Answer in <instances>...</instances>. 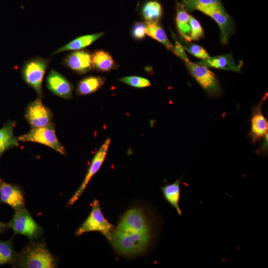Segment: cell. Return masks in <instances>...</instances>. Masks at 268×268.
Listing matches in <instances>:
<instances>
[{"mask_svg": "<svg viewBox=\"0 0 268 268\" xmlns=\"http://www.w3.org/2000/svg\"><path fill=\"white\" fill-rule=\"evenodd\" d=\"M152 227L139 208L128 210L120 219L110 242L120 254L134 257L143 254L152 239Z\"/></svg>", "mask_w": 268, "mask_h": 268, "instance_id": "1", "label": "cell"}, {"mask_svg": "<svg viewBox=\"0 0 268 268\" xmlns=\"http://www.w3.org/2000/svg\"><path fill=\"white\" fill-rule=\"evenodd\" d=\"M16 265L26 268H53L56 261L42 242H32L27 245L18 254Z\"/></svg>", "mask_w": 268, "mask_h": 268, "instance_id": "2", "label": "cell"}, {"mask_svg": "<svg viewBox=\"0 0 268 268\" xmlns=\"http://www.w3.org/2000/svg\"><path fill=\"white\" fill-rule=\"evenodd\" d=\"M50 63V59L37 56L25 61L21 69L24 81L40 98L43 96V79Z\"/></svg>", "mask_w": 268, "mask_h": 268, "instance_id": "3", "label": "cell"}, {"mask_svg": "<svg viewBox=\"0 0 268 268\" xmlns=\"http://www.w3.org/2000/svg\"><path fill=\"white\" fill-rule=\"evenodd\" d=\"M115 229V227L104 217L99 201L95 200L90 213L76 230L75 235L80 236L86 232L97 231L101 233L110 241Z\"/></svg>", "mask_w": 268, "mask_h": 268, "instance_id": "4", "label": "cell"}, {"mask_svg": "<svg viewBox=\"0 0 268 268\" xmlns=\"http://www.w3.org/2000/svg\"><path fill=\"white\" fill-rule=\"evenodd\" d=\"M14 211L8 226L12 229L15 235H22L33 241L43 234L42 228L35 221L25 206Z\"/></svg>", "mask_w": 268, "mask_h": 268, "instance_id": "5", "label": "cell"}, {"mask_svg": "<svg viewBox=\"0 0 268 268\" xmlns=\"http://www.w3.org/2000/svg\"><path fill=\"white\" fill-rule=\"evenodd\" d=\"M185 63L191 75L207 94L211 96L221 94L222 89L220 83L215 74L207 67L194 63L189 59Z\"/></svg>", "mask_w": 268, "mask_h": 268, "instance_id": "6", "label": "cell"}, {"mask_svg": "<svg viewBox=\"0 0 268 268\" xmlns=\"http://www.w3.org/2000/svg\"><path fill=\"white\" fill-rule=\"evenodd\" d=\"M17 139L22 142H35L48 146L59 153L65 155L66 151L59 140L55 133L54 126L32 128L27 133L20 135Z\"/></svg>", "mask_w": 268, "mask_h": 268, "instance_id": "7", "label": "cell"}, {"mask_svg": "<svg viewBox=\"0 0 268 268\" xmlns=\"http://www.w3.org/2000/svg\"><path fill=\"white\" fill-rule=\"evenodd\" d=\"M197 10L211 17L216 22L220 30L221 41L223 44H227L233 31V24L222 4L202 6Z\"/></svg>", "mask_w": 268, "mask_h": 268, "instance_id": "8", "label": "cell"}, {"mask_svg": "<svg viewBox=\"0 0 268 268\" xmlns=\"http://www.w3.org/2000/svg\"><path fill=\"white\" fill-rule=\"evenodd\" d=\"M25 118L32 128H39L51 124L52 115L42 103L41 98L38 97L27 107Z\"/></svg>", "mask_w": 268, "mask_h": 268, "instance_id": "9", "label": "cell"}, {"mask_svg": "<svg viewBox=\"0 0 268 268\" xmlns=\"http://www.w3.org/2000/svg\"><path fill=\"white\" fill-rule=\"evenodd\" d=\"M110 143L111 139L107 138L94 156L83 182L68 201L67 204L69 205H72L77 201L83 194L92 177L100 169L105 160Z\"/></svg>", "mask_w": 268, "mask_h": 268, "instance_id": "10", "label": "cell"}, {"mask_svg": "<svg viewBox=\"0 0 268 268\" xmlns=\"http://www.w3.org/2000/svg\"><path fill=\"white\" fill-rule=\"evenodd\" d=\"M62 64L79 74L86 73L93 69L91 54L87 50L69 53L65 57Z\"/></svg>", "mask_w": 268, "mask_h": 268, "instance_id": "11", "label": "cell"}, {"mask_svg": "<svg viewBox=\"0 0 268 268\" xmlns=\"http://www.w3.org/2000/svg\"><path fill=\"white\" fill-rule=\"evenodd\" d=\"M47 87L53 94L66 99L72 97V84L62 74L54 69L46 78Z\"/></svg>", "mask_w": 268, "mask_h": 268, "instance_id": "12", "label": "cell"}, {"mask_svg": "<svg viewBox=\"0 0 268 268\" xmlns=\"http://www.w3.org/2000/svg\"><path fill=\"white\" fill-rule=\"evenodd\" d=\"M0 201L10 205L14 211L25 206L24 197L20 188L3 181L0 178Z\"/></svg>", "mask_w": 268, "mask_h": 268, "instance_id": "13", "label": "cell"}, {"mask_svg": "<svg viewBox=\"0 0 268 268\" xmlns=\"http://www.w3.org/2000/svg\"><path fill=\"white\" fill-rule=\"evenodd\" d=\"M266 97L265 96L263 98L253 111L250 135L255 142L265 137L268 134V120L261 112L262 104Z\"/></svg>", "mask_w": 268, "mask_h": 268, "instance_id": "14", "label": "cell"}, {"mask_svg": "<svg viewBox=\"0 0 268 268\" xmlns=\"http://www.w3.org/2000/svg\"><path fill=\"white\" fill-rule=\"evenodd\" d=\"M197 63L207 67L240 72V67L235 63L231 54L222 55L202 60Z\"/></svg>", "mask_w": 268, "mask_h": 268, "instance_id": "15", "label": "cell"}, {"mask_svg": "<svg viewBox=\"0 0 268 268\" xmlns=\"http://www.w3.org/2000/svg\"><path fill=\"white\" fill-rule=\"evenodd\" d=\"M104 34L101 32L98 33L81 36L70 41L65 45L57 49L51 53L55 55L60 53L67 51H78L82 50L96 41Z\"/></svg>", "mask_w": 268, "mask_h": 268, "instance_id": "16", "label": "cell"}, {"mask_svg": "<svg viewBox=\"0 0 268 268\" xmlns=\"http://www.w3.org/2000/svg\"><path fill=\"white\" fill-rule=\"evenodd\" d=\"M176 22L178 32L181 37L191 42V28L189 23L190 15L182 3L176 1Z\"/></svg>", "mask_w": 268, "mask_h": 268, "instance_id": "17", "label": "cell"}, {"mask_svg": "<svg viewBox=\"0 0 268 268\" xmlns=\"http://www.w3.org/2000/svg\"><path fill=\"white\" fill-rule=\"evenodd\" d=\"M15 123L8 121L0 129V159L4 151L9 148L19 146L13 130Z\"/></svg>", "mask_w": 268, "mask_h": 268, "instance_id": "18", "label": "cell"}, {"mask_svg": "<svg viewBox=\"0 0 268 268\" xmlns=\"http://www.w3.org/2000/svg\"><path fill=\"white\" fill-rule=\"evenodd\" d=\"M93 68L100 71H108L115 69L117 65L107 52L96 50L91 54Z\"/></svg>", "mask_w": 268, "mask_h": 268, "instance_id": "19", "label": "cell"}, {"mask_svg": "<svg viewBox=\"0 0 268 268\" xmlns=\"http://www.w3.org/2000/svg\"><path fill=\"white\" fill-rule=\"evenodd\" d=\"M181 179H177L172 184H166L161 188L165 200L176 209L179 215L182 214V211L179 206L181 195Z\"/></svg>", "mask_w": 268, "mask_h": 268, "instance_id": "20", "label": "cell"}, {"mask_svg": "<svg viewBox=\"0 0 268 268\" xmlns=\"http://www.w3.org/2000/svg\"><path fill=\"white\" fill-rule=\"evenodd\" d=\"M105 78L99 76H89L80 80L77 84L76 93L84 95L93 93L104 84Z\"/></svg>", "mask_w": 268, "mask_h": 268, "instance_id": "21", "label": "cell"}, {"mask_svg": "<svg viewBox=\"0 0 268 268\" xmlns=\"http://www.w3.org/2000/svg\"><path fill=\"white\" fill-rule=\"evenodd\" d=\"M146 34L163 44L168 50L173 51V46L158 22H145Z\"/></svg>", "mask_w": 268, "mask_h": 268, "instance_id": "22", "label": "cell"}, {"mask_svg": "<svg viewBox=\"0 0 268 268\" xmlns=\"http://www.w3.org/2000/svg\"><path fill=\"white\" fill-rule=\"evenodd\" d=\"M163 13L160 3L155 0L145 2L141 8V14L146 22H158Z\"/></svg>", "mask_w": 268, "mask_h": 268, "instance_id": "23", "label": "cell"}, {"mask_svg": "<svg viewBox=\"0 0 268 268\" xmlns=\"http://www.w3.org/2000/svg\"><path fill=\"white\" fill-rule=\"evenodd\" d=\"M17 255L14 250L12 239L7 241L0 240V266L15 264Z\"/></svg>", "mask_w": 268, "mask_h": 268, "instance_id": "24", "label": "cell"}, {"mask_svg": "<svg viewBox=\"0 0 268 268\" xmlns=\"http://www.w3.org/2000/svg\"><path fill=\"white\" fill-rule=\"evenodd\" d=\"M172 35L173 39L178 42L184 49L195 57L201 60L210 57L207 51L201 46L187 41L182 37H178L173 32H172Z\"/></svg>", "mask_w": 268, "mask_h": 268, "instance_id": "25", "label": "cell"}, {"mask_svg": "<svg viewBox=\"0 0 268 268\" xmlns=\"http://www.w3.org/2000/svg\"><path fill=\"white\" fill-rule=\"evenodd\" d=\"M182 1L186 10L190 12L200 7L221 4L220 0H182Z\"/></svg>", "mask_w": 268, "mask_h": 268, "instance_id": "26", "label": "cell"}, {"mask_svg": "<svg viewBox=\"0 0 268 268\" xmlns=\"http://www.w3.org/2000/svg\"><path fill=\"white\" fill-rule=\"evenodd\" d=\"M119 80L130 86L137 88H144L151 85L149 80L147 79L137 76H126L121 78Z\"/></svg>", "mask_w": 268, "mask_h": 268, "instance_id": "27", "label": "cell"}, {"mask_svg": "<svg viewBox=\"0 0 268 268\" xmlns=\"http://www.w3.org/2000/svg\"><path fill=\"white\" fill-rule=\"evenodd\" d=\"M189 23L191 28V40L197 41L203 37L204 33L200 23L191 15H190Z\"/></svg>", "mask_w": 268, "mask_h": 268, "instance_id": "28", "label": "cell"}, {"mask_svg": "<svg viewBox=\"0 0 268 268\" xmlns=\"http://www.w3.org/2000/svg\"><path fill=\"white\" fill-rule=\"evenodd\" d=\"M145 23L141 22H135L132 29V35L134 38L136 40H141L146 35Z\"/></svg>", "mask_w": 268, "mask_h": 268, "instance_id": "29", "label": "cell"}, {"mask_svg": "<svg viewBox=\"0 0 268 268\" xmlns=\"http://www.w3.org/2000/svg\"><path fill=\"white\" fill-rule=\"evenodd\" d=\"M172 52L184 62L189 59L184 49L178 42L176 41L175 46H173Z\"/></svg>", "mask_w": 268, "mask_h": 268, "instance_id": "30", "label": "cell"}, {"mask_svg": "<svg viewBox=\"0 0 268 268\" xmlns=\"http://www.w3.org/2000/svg\"><path fill=\"white\" fill-rule=\"evenodd\" d=\"M8 227V224H5L0 221V233L4 231Z\"/></svg>", "mask_w": 268, "mask_h": 268, "instance_id": "31", "label": "cell"}]
</instances>
